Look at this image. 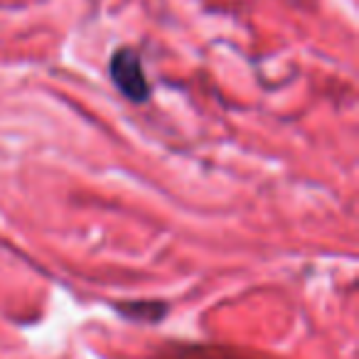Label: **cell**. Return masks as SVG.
Wrapping results in <instances>:
<instances>
[{
  "label": "cell",
  "mask_w": 359,
  "mask_h": 359,
  "mask_svg": "<svg viewBox=\"0 0 359 359\" xmlns=\"http://www.w3.org/2000/svg\"><path fill=\"white\" fill-rule=\"evenodd\" d=\"M118 310L128 315V318H143V315H148V310H168V305H163V303H123V305H118Z\"/></svg>",
  "instance_id": "7a4b0ae2"
},
{
  "label": "cell",
  "mask_w": 359,
  "mask_h": 359,
  "mask_svg": "<svg viewBox=\"0 0 359 359\" xmlns=\"http://www.w3.org/2000/svg\"><path fill=\"white\" fill-rule=\"evenodd\" d=\"M111 79L116 89L133 104H143L150 96V86L143 72V60L130 47H118L111 57Z\"/></svg>",
  "instance_id": "6da1fadb"
}]
</instances>
